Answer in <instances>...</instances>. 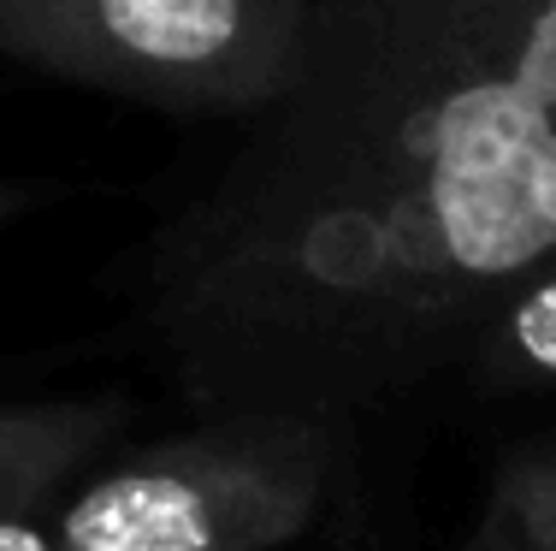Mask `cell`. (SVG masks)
I'll return each instance as SVG.
<instances>
[{
  "label": "cell",
  "mask_w": 556,
  "mask_h": 551,
  "mask_svg": "<svg viewBox=\"0 0 556 551\" xmlns=\"http://www.w3.org/2000/svg\"><path fill=\"white\" fill-rule=\"evenodd\" d=\"M556 255V0H314L302 77L142 249L207 410L386 398L468 362Z\"/></svg>",
  "instance_id": "obj_1"
},
{
  "label": "cell",
  "mask_w": 556,
  "mask_h": 551,
  "mask_svg": "<svg viewBox=\"0 0 556 551\" xmlns=\"http://www.w3.org/2000/svg\"><path fill=\"white\" fill-rule=\"evenodd\" d=\"M480 551H527V546H515L509 534H497V528H492V534H485V546H480Z\"/></svg>",
  "instance_id": "obj_8"
},
{
  "label": "cell",
  "mask_w": 556,
  "mask_h": 551,
  "mask_svg": "<svg viewBox=\"0 0 556 551\" xmlns=\"http://www.w3.org/2000/svg\"><path fill=\"white\" fill-rule=\"evenodd\" d=\"M492 528L527 551H556V439L503 456Z\"/></svg>",
  "instance_id": "obj_6"
},
{
  "label": "cell",
  "mask_w": 556,
  "mask_h": 551,
  "mask_svg": "<svg viewBox=\"0 0 556 551\" xmlns=\"http://www.w3.org/2000/svg\"><path fill=\"white\" fill-rule=\"evenodd\" d=\"M0 214H7V190H0Z\"/></svg>",
  "instance_id": "obj_9"
},
{
  "label": "cell",
  "mask_w": 556,
  "mask_h": 551,
  "mask_svg": "<svg viewBox=\"0 0 556 551\" xmlns=\"http://www.w3.org/2000/svg\"><path fill=\"white\" fill-rule=\"evenodd\" d=\"M468 367L497 391L556 386V255L533 267L503 303L485 314Z\"/></svg>",
  "instance_id": "obj_5"
},
{
  "label": "cell",
  "mask_w": 556,
  "mask_h": 551,
  "mask_svg": "<svg viewBox=\"0 0 556 551\" xmlns=\"http://www.w3.org/2000/svg\"><path fill=\"white\" fill-rule=\"evenodd\" d=\"M0 551H65L54 522L36 516H0Z\"/></svg>",
  "instance_id": "obj_7"
},
{
  "label": "cell",
  "mask_w": 556,
  "mask_h": 551,
  "mask_svg": "<svg viewBox=\"0 0 556 551\" xmlns=\"http://www.w3.org/2000/svg\"><path fill=\"white\" fill-rule=\"evenodd\" d=\"M338 415L219 410L96 475L54 516L65 551H278L326 504Z\"/></svg>",
  "instance_id": "obj_3"
},
{
  "label": "cell",
  "mask_w": 556,
  "mask_h": 551,
  "mask_svg": "<svg viewBox=\"0 0 556 551\" xmlns=\"http://www.w3.org/2000/svg\"><path fill=\"white\" fill-rule=\"evenodd\" d=\"M314 0H0V60L172 120H255L302 77Z\"/></svg>",
  "instance_id": "obj_2"
},
{
  "label": "cell",
  "mask_w": 556,
  "mask_h": 551,
  "mask_svg": "<svg viewBox=\"0 0 556 551\" xmlns=\"http://www.w3.org/2000/svg\"><path fill=\"white\" fill-rule=\"evenodd\" d=\"M125 422L118 398H60L0 410V516H30Z\"/></svg>",
  "instance_id": "obj_4"
}]
</instances>
